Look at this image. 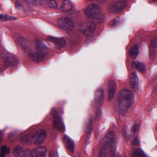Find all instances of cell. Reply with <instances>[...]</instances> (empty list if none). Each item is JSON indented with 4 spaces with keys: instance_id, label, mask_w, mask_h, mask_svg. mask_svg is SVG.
Instances as JSON below:
<instances>
[{
    "instance_id": "18",
    "label": "cell",
    "mask_w": 157,
    "mask_h": 157,
    "mask_svg": "<svg viewBox=\"0 0 157 157\" xmlns=\"http://www.w3.org/2000/svg\"><path fill=\"white\" fill-rule=\"evenodd\" d=\"M40 4L46 8L56 9L58 4L55 0H43L40 2Z\"/></svg>"
},
{
    "instance_id": "33",
    "label": "cell",
    "mask_w": 157,
    "mask_h": 157,
    "mask_svg": "<svg viewBox=\"0 0 157 157\" xmlns=\"http://www.w3.org/2000/svg\"><path fill=\"white\" fill-rule=\"evenodd\" d=\"M24 156H26V157L32 156V151L29 150H27L25 151L24 152Z\"/></svg>"
},
{
    "instance_id": "3",
    "label": "cell",
    "mask_w": 157,
    "mask_h": 157,
    "mask_svg": "<svg viewBox=\"0 0 157 157\" xmlns=\"http://www.w3.org/2000/svg\"><path fill=\"white\" fill-rule=\"evenodd\" d=\"M104 90L102 87H100L97 89L94 93V102L95 110V118L96 120L99 119L101 116V108L103 104L104 100Z\"/></svg>"
},
{
    "instance_id": "38",
    "label": "cell",
    "mask_w": 157,
    "mask_h": 157,
    "mask_svg": "<svg viewBox=\"0 0 157 157\" xmlns=\"http://www.w3.org/2000/svg\"><path fill=\"white\" fill-rule=\"evenodd\" d=\"M156 90H157V85H156Z\"/></svg>"
},
{
    "instance_id": "24",
    "label": "cell",
    "mask_w": 157,
    "mask_h": 157,
    "mask_svg": "<svg viewBox=\"0 0 157 157\" xmlns=\"http://www.w3.org/2000/svg\"><path fill=\"white\" fill-rule=\"evenodd\" d=\"M128 54L133 59L136 58L139 54V48L137 45L133 46L128 51Z\"/></svg>"
},
{
    "instance_id": "22",
    "label": "cell",
    "mask_w": 157,
    "mask_h": 157,
    "mask_svg": "<svg viewBox=\"0 0 157 157\" xmlns=\"http://www.w3.org/2000/svg\"><path fill=\"white\" fill-rule=\"evenodd\" d=\"M33 136L30 134H27L21 138V143L24 146L30 145L32 142H33Z\"/></svg>"
},
{
    "instance_id": "4",
    "label": "cell",
    "mask_w": 157,
    "mask_h": 157,
    "mask_svg": "<svg viewBox=\"0 0 157 157\" xmlns=\"http://www.w3.org/2000/svg\"><path fill=\"white\" fill-rule=\"evenodd\" d=\"M86 16L90 19L101 21L104 18V14L100 7L97 4L89 5L85 11Z\"/></svg>"
},
{
    "instance_id": "2",
    "label": "cell",
    "mask_w": 157,
    "mask_h": 157,
    "mask_svg": "<svg viewBox=\"0 0 157 157\" xmlns=\"http://www.w3.org/2000/svg\"><path fill=\"white\" fill-rule=\"evenodd\" d=\"M116 136L114 131L108 132L103 139L99 156H113L115 152Z\"/></svg>"
},
{
    "instance_id": "17",
    "label": "cell",
    "mask_w": 157,
    "mask_h": 157,
    "mask_svg": "<svg viewBox=\"0 0 157 157\" xmlns=\"http://www.w3.org/2000/svg\"><path fill=\"white\" fill-rule=\"evenodd\" d=\"M129 82L130 86L134 90H137L138 89V78L136 73L132 72L129 76Z\"/></svg>"
},
{
    "instance_id": "20",
    "label": "cell",
    "mask_w": 157,
    "mask_h": 157,
    "mask_svg": "<svg viewBox=\"0 0 157 157\" xmlns=\"http://www.w3.org/2000/svg\"><path fill=\"white\" fill-rule=\"evenodd\" d=\"M93 125V116H91L88 118L85 123V131L86 134H90L92 130Z\"/></svg>"
},
{
    "instance_id": "27",
    "label": "cell",
    "mask_w": 157,
    "mask_h": 157,
    "mask_svg": "<svg viewBox=\"0 0 157 157\" xmlns=\"http://www.w3.org/2000/svg\"><path fill=\"white\" fill-rule=\"evenodd\" d=\"M23 152V148L20 146H17L14 148L13 151V156L15 157L21 156Z\"/></svg>"
},
{
    "instance_id": "9",
    "label": "cell",
    "mask_w": 157,
    "mask_h": 157,
    "mask_svg": "<svg viewBox=\"0 0 157 157\" xmlns=\"http://www.w3.org/2000/svg\"><path fill=\"white\" fill-rule=\"evenodd\" d=\"M47 134L44 129H39L33 136V143L36 145L43 144L45 140Z\"/></svg>"
},
{
    "instance_id": "23",
    "label": "cell",
    "mask_w": 157,
    "mask_h": 157,
    "mask_svg": "<svg viewBox=\"0 0 157 157\" xmlns=\"http://www.w3.org/2000/svg\"><path fill=\"white\" fill-rule=\"evenodd\" d=\"M73 8L72 3L69 0H64L62 3L61 10L64 12L70 11Z\"/></svg>"
},
{
    "instance_id": "26",
    "label": "cell",
    "mask_w": 157,
    "mask_h": 157,
    "mask_svg": "<svg viewBox=\"0 0 157 157\" xmlns=\"http://www.w3.org/2000/svg\"><path fill=\"white\" fill-rule=\"evenodd\" d=\"M140 124L139 123H135L133 124L131 126L130 132L131 134H136L139 131L140 128Z\"/></svg>"
},
{
    "instance_id": "32",
    "label": "cell",
    "mask_w": 157,
    "mask_h": 157,
    "mask_svg": "<svg viewBox=\"0 0 157 157\" xmlns=\"http://www.w3.org/2000/svg\"><path fill=\"white\" fill-rule=\"evenodd\" d=\"M15 5L16 8L18 10H22L23 5L21 2H15Z\"/></svg>"
},
{
    "instance_id": "28",
    "label": "cell",
    "mask_w": 157,
    "mask_h": 157,
    "mask_svg": "<svg viewBox=\"0 0 157 157\" xmlns=\"http://www.w3.org/2000/svg\"><path fill=\"white\" fill-rule=\"evenodd\" d=\"M10 152V149L8 146H3L1 148V157H4L6 154H9Z\"/></svg>"
},
{
    "instance_id": "25",
    "label": "cell",
    "mask_w": 157,
    "mask_h": 157,
    "mask_svg": "<svg viewBox=\"0 0 157 157\" xmlns=\"http://www.w3.org/2000/svg\"><path fill=\"white\" fill-rule=\"evenodd\" d=\"M131 156L133 157H146V155L142 150L139 148H136L132 151Z\"/></svg>"
},
{
    "instance_id": "15",
    "label": "cell",
    "mask_w": 157,
    "mask_h": 157,
    "mask_svg": "<svg viewBox=\"0 0 157 157\" xmlns=\"http://www.w3.org/2000/svg\"><path fill=\"white\" fill-rule=\"evenodd\" d=\"M35 44L36 51L45 56L48 54V48L42 41L37 39L35 42Z\"/></svg>"
},
{
    "instance_id": "21",
    "label": "cell",
    "mask_w": 157,
    "mask_h": 157,
    "mask_svg": "<svg viewBox=\"0 0 157 157\" xmlns=\"http://www.w3.org/2000/svg\"><path fill=\"white\" fill-rule=\"evenodd\" d=\"M132 66L140 73H145L146 72V66L141 62L134 61L132 62Z\"/></svg>"
},
{
    "instance_id": "13",
    "label": "cell",
    "mask_w": 157,
    "mask_h": 157,
    "mask_svg": "<svg viewBox=\"0 0 157 157\" xmlns=\"http://www.w3.org/2000/svg\"><path fill=\"white\" fill-rule=\"evenodd\" d=\"M117 90V84L115 81L113 80H111L108 82V100L111 101L113 100Z\"/></svg>"
},
{
    "instance_id": "1",
    "label": "cell",
    "mask_w": 157,
    "mask_h": 157,
    "mask_svg": "<svg viewBox=\"0 0 157 157\" xmlns=\"http://www.w3.org/2000/svg\"><path fill=\"white\" fill-rule=\"evenodd\" d=\"M134 101V95L131 90L124 89L120 92L117 99V108L119 113L125 115L130 109Z\"/></svg>"
},
{
    "instance_id": "7",
    "label": "cell",
    "mask_w": 157,
    "mask_h": 157,
    "mask_svg": "<svg viewBox=\"0 0 157 157\" xmlns=\"http://www.w3.org/2000/svg\"><path fill=\"white\" fill-rule=\"evenodd\" d=\"M58 25L61 29L67 32H70L74 27L73 21L68 17H62L58 21Z\"/></svg>"
},
{
    "instance_id": "31",
    "label": "cell",
    "mask_w": 157,
    "mask_h": 157,
    "mask_svg": "<svg viewBox=\"0 0 157 157\" xmlns=\"http://www.w3.org/2000/svg\"><path fill=\"white\" fill-rule=\"evenodd\" d=\"M26 2L29 3V4H40V2L39 1V0H25Z\"/></svg>"
},
{
    "instance_id": "10",
    "label": "cell",
    "mask_w": 157,
    "mask_h": 157,
    "mask_svg": "<svg viewBox=\"0 0 157 157\" xmlns=\"http://www.w3.org/2000/svg\"><path fill=\"white\" fill-rule=\"evenodd\" d=\"M95 25L93 22H85L82 23L80 26V31L86 36L92 34L95 31Z\"/></svg>"
},
{
    "instance_id": "29",
    "label": "cell",
    "mask_w": 157,
    "mask_h": 157,
    "mask_svg": "<svg viewBox=\"0 0 157 157\" xmlns=\"http://www.w3.org/2000/svg\"><path fill=\"white\" fill-rule=\"evenodd\" d=\"M16 17L10 16L8 15H5V14H1V20L3 21H13V20H16Z\"/></svg>"
},
{
    "instance_id": "37",
    "label": "cell",
    "mask_w": 157,
    "mask_h": 157,
    "mask_svg": "<svg viewBox=\"0 0 157 157\" xmlns=\"http://www.w3.org/2000/svg\"><path fill=\"white\" fill-rule=\"evenodd\" d=\"M89 1H92L93 0H89Z\"/></svg>"
},
{
    "instance_id": "8",
    "label": "cell",
    "mask_w": 157,
    "mask_h": 157,
    "mask_svg": "<svg viewBox=\"0 0 157 157\" xmlns=\"http://www.w3.org/2000/svg\"><path fill=\"white\" fill-rule=\"evenodd\" d=\"M2 59L6 67H15L18 66V60L13 55L10 54H2Z\"/></svg>"
},
{
    "instance_id": "6",
    "label": "cell",
    "mask_w": 157,
    "mask_h": 157,
    "mask_svg": "<svg viewBox=\"0 0 157 157\" xmlns=\"http://www.w3.org/2000/svg\"><path fill=\"white\" fill-rule=\"evenodd\" d=\"M53 125L55 128L60 131L64 132L65 126L61 116L57 111L55 110L53 112Z\"/></svg>"
},
{
    "instance_id": "34",
    "label": "cell",
    "mask_w": 157,
    "mask_h": 157,
    "mask_svg": "<svg viewBox=\"0 0 157 157\" xmlns=\"http://www.w3.org/2000/svg\"><path fill=\"white\" fill-rule=\"evenodd\" d=\"M132 144L133 145H138L139 144L138 139L137 137H135L134 139L132 140Z\"/></svg>"
},
{
    "instance_id": "11",
    "label": "cell",
    "mask_w": 157,
    "mask_h": 157,
    "mask_svg": "<svg viewBox=\"0 0 157 157\" xmlns=\"http://www.w3.org/2000/svg\"><path fill=\"white\" fill-rule=\"evenodd\" d=\"M62 140L67 150L71 153H74L75 145L71 139L68 136L65 135L62 137Z\"/></svg>"
},
{
    "instance_id": "16",
    "label": "cell",
    "mask_w": 157,
    "mask_h": 157,
    "mask_svg": "<svg viewBox=\"0 0 157 157\" xmlns=\"http://www.w3.org/2000/svg\"><path fill=\"white\" fill-rule=\"evenodd\" d=\"M47 150L46 148L44 146H39L36 147L32 151V157H45L47 155Z\"/></svg>"
},
{
    "instance_id": "12",
    "label": "cell",
    "mask_w": 157,
    "mask_h": 157,
    "mask_svg": "<svg viewBox=\"0 0 157 157\" xmlns=\"http://www.w3.org/2000/svg\"><path fill=\"white\" fill-rule=\"evenodd\" d=\"M47 39L49 42L53 43L59 49L63 48L66 45V41L65 39L62 38L49 36L48 37Z\"/></svg>"
},
{
    "instance_id": "39",
    "label": "cell",
    "mask_w": 157,
    "mask_h": 157,
    "mask_svg": "<svg viewBox=\"0 0 157 157\" xmlns=\"http://www.w3.org/2000/svg\"><path fill=\"white\" fill-rule=\"evenodd\" d=\"M156 131H157V128H156Z\"/></svg>"
},
{
    "instance_id": "36",
    "label": "cell",
    "mask_w": 157,
    "mask_h": 157,
    "mask_svg": "<svg viewBox=\"0 0 157 157\" xmlns=\"http://www.w3.org/2000/svg\"><path fill=\"white\" fill-rule=\"evenodd\" d=\"M152 1L155 2H157V0H152Z\"/></svg>"
},
{
    "instance_id": "14",
    "label": "cell",
    "mask_w": 157,
    "mask_h": 157,
    "mask_svg": "<svg viewBox=\"0 0 157 157\" xmlns=\"http://www.w3.org/2000/svg\"><path fill=\"white\" fill-rule=\"evenodd\" d=\"M29 57L33 59V61L36 63H40L44 59L46 56L37 51H30L28 53Z\"/></svg>"
},
{
    "instance_id": "35",
    "label": "cell",
    "mask_w": 157,
    "mask_h": 157,
    "mask_svg": "<svg viewBox=\"0 0 157 157\" xmlns=\"http://www.w3.org/2000/svg\"><path fill=\"white\" fill-rule=\"evenodd\" d=\"M107 0H97V1L100 2H105Z\"/></svg>"
},
{
    "instance_id": "30",
    "label": "cell",
    "mask_w": 157,
    "mask_h": 157,
    "mask_svg": "<svg viewBox=\"0 0 157 157\" xmlns=\"http://www.w3.org/2000/svg\"><path fill=\"white\" fill-rule=\"evenodd\" d=\"M19 43L23 48H27L28 46V43L26 40L24 38H20L19 40Z\"/></svg>"
},
{
    "instance_id": "19",
    "label": "cell",
    "mask_w": 157,
    "mask_h": 157,
    "mask_svg": "<svg viewBox=\"0 0 157 157\" xmlns=\"http://www.w3.org/2000/svg\"><path fill=\"white\" fill-rule=\"evenodd\" d=\"M149 46L150 48V57L153 58L155 56V49L157 48V36L151 39Z\"/></svg>"
},
{
    "instance_id": "5",
    "label": "cell",
    "mask_w": 157,
    "mask_h": 157,
    "mask_svg": "<svg viewBox=\"0 0 157 157\" xmlns=\"http://www.w3.org/2000/svg\"><path fill=\"white\" fill-rule=\"evenodd\" d=\"M126 6V2L124 1H116L110 2L108 5V11L113 14H118L122 12Z\"/></svg>"
}]
</instances>
